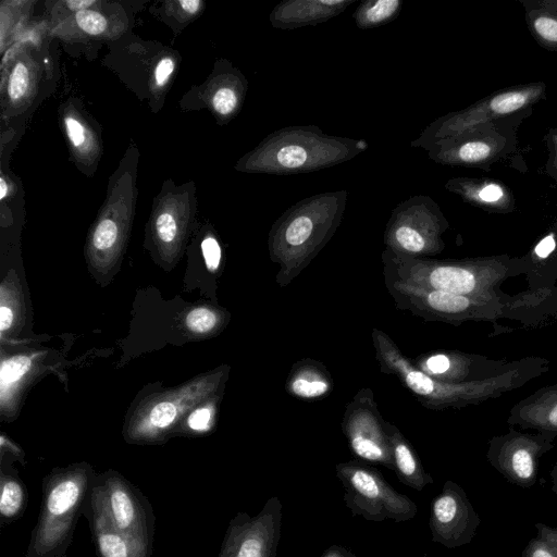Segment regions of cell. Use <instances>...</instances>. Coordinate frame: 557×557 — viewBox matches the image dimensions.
<instances>
[{
	"label": "cell",
	"instance_id": "10",
	"mask_svg": "<svg viewBox=\"0 0 557 557\" xmlns=\"http://www.w3.org/2000/svg\"><path fill=\"white\" fill-rule=\"evenodd\" d=\"M555 440L541 432L510 428L507 433L490 440L486 458L509 483L529 488L536 483L540 460L554 447Z\"/></svg>",
	"mask_w": 557,
	"mask_h": 557
},
{
	"label": "cell",
	"instance_id": "5",
	"mask_svg": "<svg viewBox=\"0 0 557 557\" xmlns=\"http://www.w3.org/2000/svg\"><path fill=\"white\" fill-rule=\"evenodd\" d=\"M335 473L344 490V502L352 516L367 521L386 519L405 522L412 519L418 507L407 495L397 492L376 468L356 459L339 462Z\"/></svg>",
	"mask_w": 557,
	"mask_h": 557
},
{
	"label": "cell",
	"instance_id": "31",
	"mask_svg": "<svg viewBox=\"0 0 557 557\" xmlns=\"http://www.w3.org/2000/svg\"><path fill=\"white\" fill-rule=\"evenodd\" d=\"M490 147L482 141H469L458 149V157L465 162L479 161L486 158Z\"/></svg>",
	"mask_w": 557,
	"mask_h": 557
},
{
	"label": "cell",
	"instance_id": "43",
	"mask_svg": "<svg viewBox=\"0 0 557 557\" xmlns=\"http://www.w3.org/2000/svg\"><path fill=\"white\" fill-rule=\"evenodd\" d=\"M178 3L188 13H195L201 5V1L198 0H183Z\"/></svg>",
	"mask_w": 557,
	"mask_h": 557
},
{
	"label": "cell",
	"instance_id": "20",
	"mask_svg": "<svg viewBox=\"0 0 557 557\" xmlns=\"http://www.w3.org/2000/svg\"><path fill=\"white\" fill-rule=\"evenodd\" d=\"M401 7L400 0H367L356 9L352 17L358 28H374L395 20Z\"/></svg>",
	"mask_w": 557,
	"mask_h": 557
},
{
	"label": "cell",
	"instance_id": "27",
	"mask_svg": "<svg viewBox=\"0 0 557 557\" xmlns=\"http://www.w3.org/2000/svg\"><path fill=\"white\" fill-rule=\"evenodd\" d=\"M527 101V96L522 92H506L494 97L490 107L497 113H509L521 108Z\"/></svg>",
	"mask_w": 557,
	"mask_h": 557
},
{
	"label": "cell",
	"instance_id": "25",
	"mask_svg": "<svg viewBox=\"0 0 557 557\" xmlns=\"http://www.w3.org/2000/svg\"><path fill=\"white\" fill-rule=\"evenodd\" d=\"M239 103L238 92L228 86L221 87L215 91L212 98L214 110L222 115L233 113Z\"/></svg>",
	"mask_w": 557,
	"mask_h": 557
},
{
	"label": "cell",
	"instance_id": "33",
	"mask_svg": "<svg viewBox=\"0 0 557 557\" xmlns=\"http://www.w3.org/2000/svg\"><path fill=\"white\" fill-rule=\"evenodd\" d=\"M156 228L159 238L164 243L172 242L176 235V223L170 213H162L158 216Z\"/></svg>",
	"mask_w": 557,
	"mask_h": 557
},
{
	"label": "cell",
	"instance_id": "17",
	"mask_svg": "<svg viewBox=\"0 0 557 557\" xmlns=\"http://www.w3.org/2000/svg\"><path fill=\"white\" fill-rule=\"evenodd\" d=\"M92 530L100 557H149L150 543L117 531L91 499Z\"/></svg>",
	"mask_w": 557,
	"mask_h": 557
},
{
	"label": "cell",
	"instance_id": "7",
	"mask_svg": "<svg viewBox=\"0 0 557 557\" xmlns=\"http://www.w3.org/2000/svg\"><path fill=\"white\" fill-rule=\"evenodd\" d=\"M88 486L87 478L79 472L47 483L28 557H57L64 550Z\"/></svg>",
	"mask_w": 557,
	"mask_h": 557
},
{
	"label": "cell",
	"instance_id": "37",
	"mask_svg": "<svg viewBox=\"0 0 557 557\" xmlns=\"http://www.w3.org/2000/svg\"><path fill=\"white\" fill-rule=\"evenodd\" d=\"M174 70V63L171 59L166 58V59H162L156 70H154V79H156V84L158 86H163L169 77L171 76L172 72Z\"/></svg>",
	"mask_w": 557,
	"mask_h": 557
},
{
	"label": "cell",
	"instance_id": "45",
	"mask_svg": "<svg viewBox=\"0 0 557 557\" xmlns=\"http://www.w3.org/2000/svg\"><path fill=\"white\" fill-rule=\"evenodd\" d=\"M8 194V185L3 177L0 180V198L3 200Z\"/></svg>",
	"mask_w": 557,
	"mask_h": 557
},
{
	"label": "cell",
	"instance_id": "2",
	"mask_svg": "<svg viewBox=\"0 0 557 557\" xmlns=\"http://www.w3.org/2000/svg\"><path fill=\"white\" fill-rule=\"evenodd\" d=\"M346 203V190L320 193L299 200L272 224L268 247L271 261L278 265L280 287L292 283L330 242Z\"/></svg>",
	"mask_w": 557,
	"mask_h": 557
},
{
	"label": "cell",
	"instance_id": "6",
	"mask_svg": "<svg viewBox=\"0 0 557 557\" xmlns=\"http://www.w3.org/2000/svg\"><path fill=\"white\" fill-rule=\"evenodd\" d=\"M398 310L409 311L425 321L460 325L468 321H494L505 310L499 295L470 296L410 286L384 278Z\"/></svg>",
	"mask_w": 557,
	"mask_h": 557
},
{
	"label": "cell",
	"instance_id": "8",
	"mask_svg": "<svg viewBox=\"0 0 557 557\" xmlns=\"http://www.w3.org/2000/svg\"><path fill=\"white\" fill-rule=\"evenodd\" d=\"M442 231L431 200L411 196L393 209L384 232L385 248L401 256L430 258L444 247Z\"/></svg>",
	"mask_w": 557,
	"mask_h": 557
},
{
	"label": "cell",
	"instance_id": "38",
	"mask_svg": "<svg viewBox=\"0 0 557 557\" xmlns=\"http://www.w3.org/2000/svg\"><path fill=\"white\" fill-rule=\"evenodd\" d=\"M479 196L483 201L493 202L503 196V190L498 185L490 184L481 189Z\"/></svg>",
	"mask_w": 557,
	"mask_h": 557
},
{
	"label": "cell",
	"instance_id": "29",
	"mask_svg": "<svg viewBox=\"0 0 557 557\" xmlns=\"http://www.w3.org/2000/svg\"><path fill=\"white\" fill-rule=\"evenodd\" d=\"M117 228L112 220L101 221L94 233V245L97 249L110 248L116 239Z\"/></svg>",
	"mask_w": 557,
	"mask_h": 557
},
{
	"label": "cell",
	"instance_id": "1",
	"mask_svg": "<svg viewBox=\"0 0 557 557\" xmlns=\"http://www.w3.org/2000/svg\"><path fill=\"white\" fill-rule=\"evenodd\" d=\"M371 338L380 371L397 376L423 407L432 410L479 405L516 391L549 371L546 358L530 356L515 360L508 370L492 377L444 383L419 370L385 332L374 327Z\"/></svg>",
	"mask_w": 557,
	"mask_h": 557
},
{
	"label": "cell",
	"instance_id": "13",
	"mask_svg": "<svg viewBox=\"0 0 557 557\" xmlns=\"http://www.w3.org/2000/svg\"><path fill=\"white\" fill-rule=\"evenodd\" d=\"M513 362L459 350H435L419 355L413 364L436 381L458 384L498 375Z\"/></svg>",
	"mask_w": 557,
	"mask_h": 557
},
{
	"label": "cell",
	"instance_id": "11",
	"mask_svg": "<svg viewBox=\"0 0 557 557\" xmlns=\"http://www.w3.org/2000/svg\"><path fill=\"white\" fill-rule=\"evenodd\" d=\"M283 505L271 496L256 516L238 512L230 522L219 557H275Z\"/></svg>",
	"mask_w": 557,
	"mask_h": 557
},
{
	"label": "cell",
	"instance_id": "34",
	"mask_svg": "<svg viewBox=\"0 0 557 557\" xmlns=\"http://www.w3.org/2000/svg\"><path fill=\"white\" fill-rule=\"evenodd\" d=\"M534 27L541 37L557 42V21L542 16L534 22Z\"/></svg>",
	"mask_w": 557,
	"mask_h": 557
},
{
	"label": "cell",
	"instance_id": "15",
	"mask_svg": "<svg viewBox=\"0 0 557 557\" xmlns=\"http://www.w3.org/2000/svg\"><path fill=\"white\" fill-rule=\"evenodd\" d=\"M507 423L557 438V383L543 386L516 403L509 410Z\"/></svg>",
	"mask_w": 557,
	"mask_h": 557
},
{
	"label": "cell",
	"instance_id": "23",
	"mask_svg": "<svg viewBox=\"0 0 557 557\" xmlns=\"http://www.w3.org/2000/svg\"><path fill=\"white\" fill-rule=\"evenodd\" d=\"M216 322V314L207 308L194 309L186 317L188 329L196 333L210 331L215 326Z\"/></svg>",
	"mask_w": 557,
	"mask_h": 557
},
{
	"label": "cell",
	"instance_id": "22",
	"mask_svg": "<svg viewBox=\"0 0 557 557\" xmlns=\"http://www.w3.org/2000/svg\"><path fill=\"white\" fill-rule=\"evenodd\" d=\"M22 485L13 479H3L1 483L0 512L4 518L15 517L24 506Z\"/></svg>",
	"mask_w": 557,
	"mask_h": 557
},
{
	"label": "cell",
	"instance_id": "4",
	"mask_svg": "<svg viewBox=\"0 0 557 557\" xmlns=\"http://www.w3.org/2000/svg\"><path fill=\"white\" fill-rule=\"evenodd\" d=\"M382 262L384 278L470 296L497 295L503 281L521 272L507 258L437 260L401 256L386 248Z\"/></svg>",
	"mask_w": 557,
	"mask_h": 557
},
{
	"label": "cell",
	"instance_id": "36",
	"mask_svg": "<svg viewBox=\"0 0 557 557\" xmlns=\"http://www.w3.org/2000/svg\"><path fill=\"white\" fill-rule=\"evenodd\" d=\"M211 411L208 408L195 410L188 418V424L193 430L201 431L209 426Z\"/></svg>",
	"mask_w": 557,
	"mask_h": 557
},
{
	"label": "cell",
	"instance_id": "12",
	"mask_svg": "<svg viewBox=\"0 0 557 557\" xmlns=\"http://www.w3.org/2000/svg\"><path fill=\"white\" fill-rule=\"evenodd\" d=\"M481 519L465 490L447 480L433 499L429 527L432 541L446 548L469 544L474 537Z\"/></svg>",
	"mask_w": 557,
	"mask_h": 557
},
{
	"label": "cell",
	"instance_id": "3",
	"mask_svg": "<svg viewBox=\"0 0 557 557\" xmlns=\"http://www.w3.org/2000/svg\"><path fill=\"white\" fill-rule=\"evenodd\" d=\"M369 148L363 139L325 134L313 125L270 133L246 158L248 172L290 175L315 172L349 161Z\"/></svg>",
	"mask_w": 557,
	"mask_h": 557
},
{
	"label": "cell",
	"instance_id": "35",
	"mask_svg": "<svg viewBox=\"0 0 557 557\" xmlns=\"http://www.w3.org/2000/svg\"><path fill=\"white\" fill-rule=\"evenodd\" d=\"M67 135L75 147H79L85 141V129L83 125L73 117L65 119Z\"/></svg>",
	"mask_w": 557,
	"mask_h": 557
},
{
	"label": "cell",
	"instance_id": "42",
	"mask_svg": "<svg viewBox=\"0 0 557 557\" xmlns=\"http://www.w3.org/2000/svg\"><path fill=\"white\" fill-rule=\"evenodd\" d=\"M65 3L71 10L79 12V11L86 10L87 8L92 5L95 3V1H92V0H70V1H66Z\"/></svg>",
	"mask_w": 557,
	"mask_h": 557
},
{
	"label": "cell",
	"instance_id": "30",
	"mask_svg": "<svg viewBox=\"0 0 557 557\" xmlns=\"http://www.w3.org/2000/svg\"><path fill=\"white\" fill-rule=\"evenodd\" d=\"M176 417V407L169 401L156 405L150 411V422L157 428H165L172 423Z\"/></svg>",
	"mask_w": 557,
	"mask_h": 557
},
{
	"label": "cell",
	"instance_id": "32",
	"mask_svg": "<svg viewBox=\"0 0 557 557\" xmlns=\"http://www.w3.org/2000/svg\"><path fill=\"white\" fill-rule=\"evenodd\" d=\"M201 250L207 268L211 271L216 270L221 261V248L216 239L206 237L201 243Z\"/></svg>",
	"mask_w": 557,
	"mask_h": 557
},
{
	"label": "cell",
	"instance_id": "44",
	"mask_svg": "<svg viewBox=\"0 0 557 557\" xmlns=\"http://www.w3.org/2000/svg\"><path fill=\"white\" fill-rule=\"evenodd\" d=\"M549 476L552 481V491L557 495V462L552 468Z\"/></svg>",
	"mask_w": 557,
	"mask_h": 557
},
{
	"label": "cell",
	"instance_id": "9",
	"mask_svg": "<svg viewBox=\"0 0 557 557\" xmlns=\"http://www.w3.org/2000/svg\"><path fill=\"white\" fill-rule=\"evenodd\" d=\"M342 430L356 460L394 471L385 420L370 387L360 388L347 404Z\"/></svg>",
	"mask_w": 557,
	"mask_h": 557
},
{
	"label": "cell",
	"instance_id": "24",
	"mask_svg": "<svg viewBox=\"0 0 557 557\" xmlns=\"http://www.w3.org/2000/svg\"><path fill=\"white\" fill-rule=\"evenodd\" d=\"M30 367V359L25 356L13 357L2 363L1 367V384L2 387L5 384L17 381L24 375Z\"/></svg>",
	"mask_w": 557,
	"mask_h": 557
},
{
	"label": "cell",
	"instance_id": "28",
	"mask_svg": "<svg viewBox=\"0 0 557 557\" xmlns=\"http://www.w3.org/2000/svg\"><path fill=\"white\" fill-rule=\"evenodd\" d=\"M28 86V71L27 67L18 62L15 64L9 82V95L12 100L20 99L27 90Z\"/></svg>",
	"mask_w": 557,
	"mask_h": 557
},
{
	"label": "cell",
	"instance_id": "40",
	"mask_svg": "<svg viewBox=\"0 0 557 557\" xmlns=\"http://www.w3.org/2000/svg\"><path fill=\"white\" fill-rule=\"evenodd\" d=\"M13 321L12 310L8 307L2 306L0 308V330L3 332L9 329Z\"/></svg>",
	"mask_w": 557,
	"mask_h": 557
},
{
	"label": "cell",
	"instance_id": "18",
	"mask_svg": "<svg viewBox=\"0 0 557 557\" xmlns=\"http://www.w3.org/2000/svg\"><path fill=\"white\" fill-rule=\"evenodd\" d=\"M385 429L391 445L394 472L403 484L421 492L434 482L433 478L425 471L414 448L399 429L387 421H385Z\"/></svg>",
	"mask_w": 557,
	"mask_h": 557
},
{
	"label": "cell",
	"instance_id": "41",
	"mask_svg": "<svg viewBox=\"0 0 557 557\" xmlns=\"http://www.w3.org/2000/svg\"><path fill=\"white\" fill-rule=\"evenodd\" d=\"M555 247V242L553 236H548L544 238L537 246H536V252L540 256H546L548 255Z\"/></svg>",
	"mask_w": 557,
	"mask_h": 557
},
{
	"label": "cell",
	"instance_id": "19",
	"mask_svg": "<svg viewBox=\"0 0 557 557\" xmlns=\"http://www.w3.org/2000/svg\"><path fill=\"white\" fill-rule=\"evenodd\" d=\"M333 380L327 369L313 359L295 362L285 382V391L302 400H318L333 389Z\"/></svg>",
	"mask_w": 557,
	"mask_h": 557
},
{
	"label": "cell",
	"instance_id": "39",
	"mask_svg": "<svg viewBox=\"0 0 557 557\" xmlns=\"http://www.w3.org/2000/svg\"><path fill=\"white\" fill-rule=\"evenodd\" d=\"M321 557H357L350 549L342 545H332L324 550Z\"/></svg>",
	"mask_w": 557,
	"mask_h": 557
},
{
	"label": "cell",
	"instance_id": "14",
	"mask_svg": "<svg viewBox=\"0 0 557 557\" xmlns=\"http://www.w3.org/2000/svg\"><path fill=\"white\" fill-rule=\"evenodd\" d=\"M91 499L104 511L111 524L120 532L151 542V522L135 491L117 478H110L92 488Z\"/></svg>",
	"mask_w": 557,
	"mask_h": 557
},
{
	"label": "cell",
	"instance_id": "21",
	"mask_svg": "<svg viewBox=\"0 0 557 557\" xmlns=\"http://www.w3.org/2000/svg\"><path fill=\"white\" fill-rule=\"evenodd\" d=\"M536 535L522 550L521 557H557V527L535 523Z\"/></svg>",
	"mask_w": 557,
	"mask_h": 557
},
{
	"label": "cell",
	"instance_id": "26",
	"mask_svg": "<svg viewBox=\"0 0 557 557\" xmlns=\"http://www.w3.org/2000/svg\"><path fill=\"white\" fill-rule=\"evenodd\" d=\"M75 20L77 25L90 35H99L107 27L106 18L98 12L83 10L76 12Z\"/></svg>",
	"mask_w": 557,
	"mask_h": 557
},
{
	"label": "cell",
	"instance_id": "16",
	"mask_svg": "<svg viewBox=\"0 0 557 557\" xmlns=\"http://www.w3.org/2000/svg\"><path fill=\"white\" fill-rule=\"evenodd\" d=\"M355 0H287L276 4L270 13L274 28L295 29L315 26L344 12Z\"/></svg>",
	"mask_w": 557,
	"mask_h": 557
}]
</instances>
